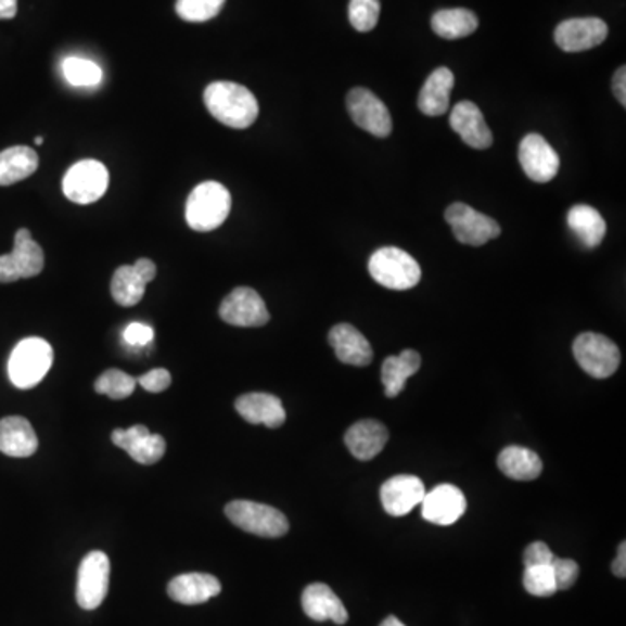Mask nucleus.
<instances>
[{
	"label": "nucleus",
	"instance_id": "obj_5",
	"mask_svg": "<svg viewBox=\"0 0 626 626\" xmlns=\"http://www.w3.org/2000/svg\"><path fill=\"white\" fill-rule=\"evenodd\" d=\"M225 513L233 526L261 538H281L290 531V522L281 510L256 501L235 499L227 504Z\"/></svg>",
	"mask_w": 626,
	"mask_h": 626
},
{
	"label": "nucleus",
	"instance_id": "obj_6",
	"mask_svg": "<svg viewBox=\"0 0 626 626\" xmlns=\"http://www.w3.org/2000/svg\"><path fill=\"white\" fill-rule=\"evenodd\" d=\"M573 354L579 368L597 380L613 376L622 362L616 343L599 333L579 334L574 340Z\"/></svg>",
	"mask_w": 626,
	"mask_h": 626
},
{
	"label": "nucleus",
	"instance_id": "obj_18",
	"mask_svg": "<svg viewBox=\"0 0 626 626\" xmlns=\"http://www.w3.org/2000/svg\"><path fill=\"white\" fill-rule=\"evenodd\" d=\"M112 443L131 456L141 464H154L163 460L166 452V440L163 435L150 434L143 425H135L128 430H114Z\"/></svg>",
	"mask_w": 626,
	"mask_h": 626
},
{
	"label": "nucleus",
	"instance_id": "obj_19",
	"mask_svg": "<svg viewBox=\"0 0 626 626\" xmlns=\"http://www.w3.org/2000/svg\"><path fill=\"white\" fill-rule=\"evenodd\" d=\"M451 129L460 135L467 145L475 150H486L493 145V132L486 124V118L472 101H460L455 105L449 118Z\"/></svg>",
	"mask_w": 626,
	"mask_h": 626
},
{
	"label": "nucleus",
	"instance_id": "obj_35",
	"mask_svg": "<svg viewBox=\"0 0 626 626\" xmlns=\"http://www.w3.org/2000/svg\"><path fill=\"white\" fill-rule=\"evenodd\" d=\"M524 588L535 597H552L557 593L555 576L552 564L533 565L524 571Z\"/></svg>",
	"mask_w": 626,
	"mask_h": 626
},
{
	"label": "nucleus",
	"instance_id": "obj_37",
	"mask_svg": "<svg viewBox=\"0 0 626 626\" xmlns=\"http://www.w3.org/2000/svg\"><path fill=\"white\" fill-rule=\"evenodd\" d=\"M553 576H555L557 590H570L579 576V565L571 559H559L552 562Z\"/></svg>",
	"mask_w": 626,
	"mask_h": 626
},
{
	"label": "nucleus",
	"instance_id": "obj_3",
	"mask_svg": "<svg viewBox=\"0 0 626 626\" xmlns=\"http://www.w3.org/2000/svg\"><path fill=\"white\" fill-rule=\"evenodd\" d=\"M53 348L42 337L23 340L14 346L8 363L11 383L22 391L39 385L53 366Z\"/></svg>",
	"mask_w": 626,
	"mask_h": 626
},
{
	"label": "nucleus",
	"instance_id": "obj_40",
	"mask_svg": "<svg viewBox=\"0 0 626 626\" xmlns=\"http://www.w3.org/2000/svg\"><path fill=\"white\" fill-rule=\"evenodd\" d=\"M124 340L131 346H146L154 340V329L141 322H132L124 331Z\"/></svg>",
	"mask_w": 626,
	"mask_h": 626
},
{
	"label": "nucleus",
	"instance_id": "obj_33",
	"mask_svg": "<svg viewBox=\"0 0 626 626\" xmlns=\"http://www.w3.org/2000/svg\"><path fill=\"white\" fill-rule=\"evenodd\" d=\"M137 385V378L129 376L118 369H108L98 378L94 391L101 395H108L110 399L123 400L135 394Z\"/></svg>",
	"mask_w": 626,
	"mask_h": 626
},
{
	"label": "nucleus",
	"instance_id": "obj_38",
	"mask_svg": "<svg viewBox=\"0 0 626 626\" xmlns=\"http://www.w3.org/2000/svg\"><path fill=\"white\" fill-rule=\"evenodd\" d=\"M171 372L167 369H154L146 374H141L137 380L138 385L143 386L150 394H161V392L167 391L171 386Z\"/></svg>",
	"mask_w": 626,
	"mask_h": 626
},
{
	"label": "nucleus",
	"instance_id": "obj_14",
	"mask_svg": "<svg viewBox=\"0 0 626 626\" xmlns=\"http://www.w3.org/2000/svg\"><path fill=\"white\" fill-rule=\"evenodd\" d=\"M519 163L529 180L548 183L561 169V158L541 135L531 132L519 145Z\"/></svg>",
	"mask_w": 626,
	"mask_h": 626
},
{
	"label": "nucleus",
	"instance_id": "obj_30",
	"mask_svg": "<svg viewBox=\"0 0 626 626\" xmlns=\"http://www.w3.org/2000/svg\"><path fill=\"white\" fill-rule=\"evenodd\" d=\"M39 167V155L30 146H11L0 152V187L20 183Z\"/></svg>",
	"mask_w": 626,
	"mask_h": 626
},
{
	"label": "nucleus",
	"instance_id": "obj_22",
	"mask_svg": "<svg viewBox=\"0 0 626 626\" xmlns=\"http://www.w3.org/2000/svg\"><path fill=\"white\" fill-rule=\"evenodd\" d=\"M388 443V430L376 420H360L346 430L345 444L357 460L376 458Z\"/></svg>",
	"mask_w": 626,
	"mask_h": 626
},
{
	"label": "nucleus",
	"instance_id": "obj_24",
	"mask_svg": "<svg viewBox=\"0 0 626 626\" xmlns=\"http://www.w3.org/2000/svg\"><path fill=\"white\" fill-rule=\"evenodd\" d=\"M329 343L333 346L337 360L348 366L363 368L372 360V348L368 340L350 324H337L329 331Z\"/></svg>",
	"mask_w": 626,
	"mask_h": 626
},
{
	"label": "nucleus",
	"instance_id": "obj_29",
	"mask_svg": "<svg viewBox=\"0 0 626 626\" xmlns=\"http://www.w3.org/2000/svg\"><path fill=\"white\" fill-rule=\"evenodd\" d=\"M421 368V355L418 352L404 350L400 355H392L382 366V383L386 397H397L404 391L406 382Z\"/></svg>",
	"mask_w": 626,
	"mask_h": 626
},
{
	"label": "nucleus",
	"instance_id": "obj_16",
	"mask_svg": "<svg viewBox=\"0 0 626 626\" xmlns=\"http://www.w3.org/2000/svg\"><path fill=\"white\" fill-rule=\"evenodd\" d=\"M467 512V498L452 484H440L421 501V515L435 526H452Z\"/></svg>",
	"mask_w": 626,
	"mask_h": 626
},
{
	"label": "nucleus",
	"instance_id": "obj_2",
	"mask_svg": "<svg viewBox=\"0 0 626 626\" xmlns=\"http://www.w3.org/2000/svg\"><path fill=\"white\" fill-rule=\"evenodd\" d=\"M232 209V197L218 181L197 184L187 201L184 218L195 232H213L227 221Z\"/></svg>",
	"mask_w": 626,
	"mask_h": 626
},
{
	"label": "nucleus",
	"instance_id": "obj_12",
	"mask_svg": "<svg viewBox=\"0 0 626 626\" xmlns=\"http://www.w3.org/2000/svg\"><path fill=\"white\" fill-rule=\"evenodd\" d=\"M219 317L237 328H261L270 320L264 298L251 288H237L228 294L219 307Z\"/></svg>",
	"mask_w": 626,
	"mask_h": 626
},
{
	"label": "nucleus",
	"instance_id": "obj_31",
	"mask_svg": "<svg viewBox=\"0 0 626 626\" xmlns=\"http://www.w3.org/2000/svg\"><path fill=\"white\" fill-rule=\"evenodd\" d=\"M478 18L469 10L437 11L432 18V28L438 37L447 40L463 39L477 30Z\"/></svg>",
	"mask_w": 626,
	"mask_h": 626
},
{
	"label": "nucleus",
	"instance_id": "obj_15",
	"mask_svg": "<svg viewBox=\"0 0 626 626\" xmlns=\"http://www.w3.org/2000/svg\"><path fill=\"white\" fill-rule=\"evenodd\" d=\"M609 28L600 18L565 20L555 28V42L565 53H582L608 39Z\"/></svg>",
	"mask_w": 626,
	"mask_h": 626
},
{
	"label": "nucleus",
	"instance_id": "obj_4",
	"mask_svg": "<svg viewBox=\"0 0 626 626\" xmlns=\"http://www.w3.org/2000/svg\"><path fill=\"white\" fill-rule=\"evenodd\" d=\"M369 273L386 290L408 291L420 284L421 268L417 259L399 247H380L372 253Z\"/></svg>",
	"mask_w": 626,
	"mask_h": 626
},
{
	"label": "nucleus",
	"instance_id": "obj_36",
	"mask_svg": "<svg viewBox=\"0 0 626 626\" xmlns=\"http://www.w3.org/2000/svg\"><path fill=\"white\" fill-rule=\"evenodd\" d=\"M380 11H382L380 0H350L348 18L352 27L357 31H371L378 25Z\"/></svg>",
	"mask_w": 626,
	"mask_h": 626
},
{
	"label": "nucleus",
	"instance_id": "obj_1",
	"mask_svg": "<svg viewBox=\"0 0 626 626\" xmlns=\"http://www.w3.org/2000/svg\"><path fill=\"white\" fill-rule=\"evenodd\" d=\"M207 112L227 128L247 129L259 115L258 100L241 84L218 80L204 91Z\"/></svg>",
	"mask_w": 626,
	"mask_h": 626
},
{
	"label": "nucleus",
	"instance_id": "obj_8",
	"mask_svg": "<svg viewBox=\"0 0 626 626\" xmlns=\"http://www.w3.org/2000/svg\"><path fill=\"white\" fill-rule=\"evenodd\" d=\"M110 176L106 167L98 161H80L66 171L63 178V193L68 201L88 206L100 201L108 189Z\"/></svg>",
	"mask_w": 626,
	"mask_h": 626
},
{
	"label": "nucleus",
	"instance_id": "obj_13",
	"mask_svg": "<svg viewBox=\"0 0 626 626\" xmlns=\"http://www.w3.org/2000/svg\"><path fill=\"white\" fill-rule=\"evenodd\" d=\"M157 267L152 259L141 258L135 265H123L112 277V298L120 307H135L145 296L146 284L154 281Z\"/></svg>",
	"mask_w": 626,
	"mask_h": 626
},
{
	"label": "nucleus",
	"instance_id": "obj_39",
	"mask_svg": "<svg viewBox=\"0 0 626 626\" xmlns=\"http://www.w3.org/2000/svg\"><path fill=\"white\" fill-rule=\"evenodd\" d=\"M555 559L552 550L544 541H535L526 548L524 552V565L533 567V565H550Z\"/></svg>",
	"mask_w": 626,
	"mask_h": 626
},
{
	"label": "nucleus",
	"instance_id": "obj_26",
	"mask_svg": "<svg viewBox=\"0 0 626 626\" xmlns=\"http://www.w3.org/2000/svg\"><path fill=\"white\" fill-rule=\"evenodd\" d=\"M39 447L36 430L23 417H8L0 420V452L11 458H28L36 455Z\"/></svg>",
	"mask_w": 626,
	"mask_h": 626
},
{
	"label": "nucleus",
	"instance_id": "obj_25",
	"mask_svg": "<svg viewBox=\"0 0 626 626\" xmlns=\"http://www.w3.org/2000/svg\"><path fill=\"white\" fill-rule=\"evenodd\" d=\"M455 88V74L447 66H438L421 88L418 97V108L429 117H438L446 114L451 101V91Z\"/></svg>",
	"mask_w": 626,
	"mask_h": 626
},
{
	"label": "nucleus",
	"instance_id": "obj_20",
	"mask_svg": "<svg viewBox=\"0 0 626 626\" xmlns=\"http://www.w3.org/2000/svg\"><path fill=\"white\" fill-rule=\"evenodd\" d=\"M303 611L314 622H333L345 625L348 622V611L342 599L324 583H311L302 596Z\"/></svg>",
	"mask_w": 626,
	"mask_h": 626
},
{
	"label": "nucleus",
	"instance_id": "obj_28",
	"mask_svg": "<svg viewBox=\"0 0 626 626\" xmlns=\"http://www.w3.org/2000/svg\"><path fill=\"white\" fill-rule=\"evenodd\" d=\"M498 469L513 481H535L544 472V463L527 447L509 446L498 456Z\"/></svg>",
	"mask_w": 626,
	"mask_h": 626
},
{
	"label": "nucleus",
	"instance_id": "obj_7",
	"mask_svg": "<svg viewBox=\"0 0 626 626\" xmlns=\"http://www.w3.org/2000/svg\"><path fill=\"white\" fill-rule=\"evenodd\" d=\"M44 268V251L31 239L30 230L22 228L14 235L10 255L0 256V284L31 279Z\"/></svg>",
	"mask_w": 626,
	"mask_h": 626
},
{
	"label": "nucleus",
	"instance_id": "obj_27",
	"mask_svg": "<svg viewBox=\"0 0 626 626\" xmlns=\"http://www.w3.org/2000/svg\"><path fill=\"white\" fill-rule=\"evenodd\" d=\"M567 225L574 235L588 250H593L604 241L608 225L596 207L576 204L567 213Z\"/></svg>",
	"mask_w": 626,
	"mask_h": 626
},
{
	"label": "nucleus",
	"instance_id": "obj_44",
	"mask_svg": "<svg viewBox=\"0 0 626 626\" xmlns=\"http://www.w3.org/2000/svg\"><path fill=\"white\" fill-rule=\"evenodd\" d=\"M380 626H406L400 622L399 617L388 616Z\"/></svg>",
	"mask_w": 626,
	"mask_h": 626
},
{
	"label": "nucleus",
	"instance_id": "obj_9",
	"mask_svg": "<svg viewBox=\"0 0 626 626\" xmlns=\"http://www.w3.org/2000/svg\"><path fill=\"white\" fill-rule=\"evenodd\" d=\"M446 221L451 227L456 241L461 242V244L473 245V247L495 241L501 233V228H499L496 219L482 215L463 202H456V204L447 207Z\"/></svg>",
	"mask_w": 626,
	"mask_h": 626
},
{
	"label": "nucleus",
	"instance_id": "obj_45",
	"mask_svg": "<svg viewBox=\"0 0 626 626\" xmlns=\"http://www.w3.org/2000/svg\"><path fill=\"white\" fill-rule=\"evenodd\" d=\"M42 143H44V138H42V137H37V138H36V145H37V146H40V145H42Z\"/></svg>",
	"mask_w": 626,
	"mask_h": 626
},
{
	"label": "nucleus",
	"instance_id": "obj_21",
	"mask_svg": "<svg viewBox=\"0 0 626 626\" xmlns=\"http://www.w3.org/2000/svg\"><path fill=\"white\" fill-rule=\"evenodd\" d=\"M235 409L247 423L265 425L268 429H281L285 421L282 400L272 394H245L235 400Z\"/></svg>",
	"mask_w": 626,
	"mask_h": 626
},
{
	"label": "nucleus",
	"instance_id": "obj_10",
	"mask_svg": "<svg viewBox=\"0 0 626 626\" xmlns=\"http://www.w3.org/2000/svg\"><path fill=\"white\" fill-rule=\"evenodd\" d=\"M346 108L360 129L376 138L391 137L392 115L380 98L369 89L355 88L346 97Z\"/></svg>",
	"mask_w": 626,
	"mask_h": 626
},
{
	"label": "nucleus",
	"instance_id": "obj_32",
	"mask_svg": "<svg viewBox=\"0 0 626 626\" xmlns=\"http://www.w3.org/2000/svg\"><path fill=\"white\" fill-rule=\"evenodd\" d=\"M62 71L65 79L75 88H94L103 80V71L100 66L86 58H65Z\"/></svg>",
	"mask_w": 626,
	"mask_h": 626
},
{
	"label": "nucleus",
	"instance_id": "obj_42",
	"mask_svg": "<svg viewBox=\"0 0 626 626\" xmlns=\"http://www.w3.org/2000/svg\"><path fill=\"white\" fill-rule=\"evenodd\" d=\"M613 573L617 578H625L626 576V544L622 541L617 548L616 561L613 562Z\"/></svg>",
	"mask_w": 626,
	"mask_h": 626
},
{
	"label": "nucleus",
	"instance_id": "obj_34",
	"mask_svg": "<svg viewBox=\"0 0 626 626\" xmlns=\"http://www.w3.org/2000/svg\"><path fill=\"white\" fill-rule=\"evenodd\" d=\"M225 0H178L176 13L189 23H204L216 18L223 10Z\"/></svg>",
	"mask_w": 626,
	"mask_h": 626
},
{
	"label": "nucleus",
	"instance_id": "obj_17",
	"mask_svg": "<svg viewBox=\"0 0 626 626\" xmlns=\"http://www.w3.org/2000/svg\"><path fill=\"white\" fill-rule=\"evenodd\" d=\"M425 484L414 475L388 478L380 490L383 509L392 518H404L425 498Z\"/></svg>",
	"mask_w": 626,
	"mask_h": 626
},
{
	"label": "nucleus",
	"instance_id": "obj_23",
	"mask_svg": "<svg viewBox=\"0 0 626 626\" xmlns=\"http://www.w3.org/2000/svg\"><path fill=\"white\" fill-rule=\"evenodd\" d=\"M221 583L213 574H180L167 585V593L176 602L184 605L204 604L213 597L219 596Z\"/></svg>",
	"mask_w": 626,
	"mask_h": 626
},
{
	"label": "nucleus",
	"instance_id": "obj_41",
	"mask_svg": "<svg viewBox=\"0 0 626 626\" xmlns=\"http://www.w3.org/2000/svg\"><path fill=\"white\" fill-rule=\"evenodd\" d=\"M625 82H626V68L625 66H619V68H617L616 71V74H614L613 91L614 97H616V100L619 101V103H622L623 106L626 105Z\"/></svg>",
	"mask_w": 626,
	"mask_h": 626
},
{
	"label": "nucleus",
	"instance_id": "obj_43",
	"mask_svg": "<svg viewBox=\"0 0 626 626\" xmlns=\"http://www.w3.org/2000/svg\"><path fill=\"white\" fill-rule=\"evenodd\" d=\"M18 14V0H0V20H13Z\"/></svg>",
	"mask_w": 626,
	"mask_h": 626
},
{
	"label": "nucleus",
	"instance_id": "obj_11",
	"mask_svg": "<svg viewBox=\"0 0 626 626\" xmlns=\"http://www.w3.org/2000/svg\"><path fill=\"white\" fill-rule=\"evenodd\" d=\"M110 585V561L106 553L91 552L80 562L77 576V604L86 611L100 608Z\"/></svg>",
	"mask_w": 626,
	"mask_h": 626
}]
</instances>
